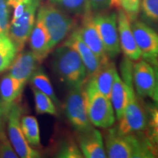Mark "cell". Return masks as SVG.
<instances>
[{"instance_id": "obj_12", "label": "cell", "mask_w": 158, "mask_h": 158, "mask_svg": "<svg viewBox=\"0 0 158 158\" xmlns=\"http://www.w3.org/2000/svg\"><path fill=\"white\" fill-rule=\"evenodd\" d=\"M118 9L117 28L120 48L123 51L124 56L131 61H138L141 58V53L134 38L131 22L123 10Z\"/></svg>"}, {"instance_id": "obj_27", "label": "cell", "mask_w": 158, "mask_h": 158, "mask_svg": "<svg viewBox=\"0 0 158 158\" xmlns=\"http://www.w3.org/2000/svg\"><path fill=\"white\" fill-rule=\"evenodd\" d=\"M142 18L146 22L155 24L158 20V0H141L140 5Z\"/></svg>"}, {"instance_id": "obj_8", "label": "cell", "mask_w": 158, "mask_h": 158, "mask_svg": "<svg viewBox=\"0 0 158 158\" xmlns=\"http://www.w3.org/2000/svg\"><path fill=\"white\" fill-rule=\"evenodd\" d=\"M92 18L106 54L110 59L115 58L121 51L117 28V13L99 12L98 14L92 15Z\"/></svg>"}, {"instance_id": "obj_6", "label": "cell", "mask_w": 158, "mask_h": 158, "mask_svg": "<svg viewBox=\"0 0 158 158\" xmlns=\"http://www.w3.org/2000/svg\"><path fill=\"white\" fill-rule=\"evenodd\" d=\"M64 111L68 121L77 133H82L93 127L87 114L84 86L70 89L64 102Z\"/></svg>"}, {"instance_id": "obj_16", "label": "cell", "mask_w": 158, "mask_h": 158, "mask_svg": "<svg viewBox=\"0 0 158 158\" xmlns=\"http://www.w3.org/2000/svg\"><path fill=\"white\" fill-rule=\"evenodd\" d=\"M78 146L84 157L106 158L102 134L94 127L82 133H78Z\"/></svg>"}, {"instance_id": "obj_28", "label": "cell", "mask_w": 158, "mask_h": 158, "mask_svg": "<svg viewBox=\"0 0 158 158\" xmlns=\"http://www.w3.org/2000/svg\"><path fill=\"white\" fill-rule=\"evenodd\" d=\"M141 0H113L112 7L123 10L129 18L130 22L137 19L140 12Z\"/></svg>"}, {"instance_id": "obj_32", "label": "cell", "mask_w": 158, "mask_h": 158, "mask_svg": "<svg viewBox=\"0 0 158 158\" xmlns=\"http://www.w3.org/2000/svg\"><path fill=\"white\" fill-rule=\"evenodd\" d=\"M3 118H5V116H4L2 109L1 106H0V131L2 130V119H3Z\"/></svg>"}, {"instance_id": "obj_17", "label": "cell", "mask_w": 158, "mask_h": 158, "mask_svg": "<svg viewBox=\"0 0 158 158\" xmlns=\"http://www.w3.org/2000/svg\"><path fill=\"white\" fill-rule=\"evenodd\" d=\"M25 83L6 74L0 82V106L5 118L9 108L21 97Z\"/></svg>"}, {"instance_id": "obj_23", "label": "cell", "mask_w": 158, "mask_h": 158, "mask_svg": "<svg viewBox=\"0 0 158 158\" xmlns=\"http://www.w3.org/2000/svg\"><path fill=\"white\" fill-rule=\"evenodd\" d=\"M51 3L62 10L84 17L92 13L89 0H50Z\"/></svg>"}, {"instance_id": "obj_22", "label": "cell", "mask_w": 158, "mask_h": 158, "mask_svg": "<svg viewBox=\"0 0 158 158\" xmlns=\"http://www.w3.org/2000/svg\"><path fill=\"white\" fill-rule=\"evenodd\" d=\"M33 87L48 95L54 102L55 106H60V102L55 94L50 79L41 69H37L29 78Z\"/></svg>"}, {"instance_id": "obj_15", "label": "cell", "mask_w": 158, "mask_h": 158, "mask_svg": "<svg viewBox=\"0 0 158 158\" xmlns=\"http://www.w3.org/2000/svg\"><path fill=\"white\" fill-rule=\"evenodd\" d=\"M40 63L32 51H21L18 53L9 67L8 73L26 84L38 69Z\"/></svg>"}, {"instance_id": "obj_9", "label": "cell", "mask_w": 158, "mask_h": 158, "mask_svg": "<svg viewBox=\"0 0 158 158\" xmlns=\"http://www.w3.org/2000/svg\"><path fill=\"white\" fill-rule=\"evenodd\" d=\"M40 0H31L23 13L10 21L8 36L16 47L18 52L23 51L34 27Z\"/></svg>"}, {"instance_id": "obj_7", "label": "cell", "mask_w": 158, "mask_h": 158, "mask_svg": "<svg viewBox=\"0 0 158 158\" xmlns=\"http://www.w3.org/2000/svg\"><path fill=\"white\" fill-rule=\"evenodd\" d=\"M22 108L15 102L10 107L5 118L7 119V133L9 140L15 153L21 158H39L41 154L28 143L21 127Z\"/></svg>"}, {"instance_id": "obj_10", "label": "cell", "mask_w": 158, "mask_h": 158, "mask_svg": "<svg viewBox=\"0 0 158 158\" xmlns=\"http://www.w3.org/2000/svg\"><path fill=\"white\" fill-rule=\"evenodd\" d=\"M131 29L136 44L141 53V57L157 69V33L145 22L137 19L131 22Z\"/></svg>"}, {"instance_id": "obj_25", "label": "cell", "mask_w": 158, "mask_h": 158, "mask_svg": "<svg viewBox=\"0 0 158 158\" xmlns=\"http://www.w3.org/2000/svg\"><path fill=\"white\" fill-rule=\"evenodd\" d=\"M55 157L58 158L84 157L78 144L71 138H68L59 142L55 152Z\"/></svg>"}, {"instance_id": "obj_4", "label": "cell", "mask_w": 158, "mask_h": 158, "mask_svg": "<svg viewBox=\"0 0 158 158\" xmlns=\"http://www.w3.org/2000/svg\"><path fill=\"white\" fill-rule=\"evenodd\" d=\"M37 17L42 21L48 31L51 51L72 32L76 25L70 15L51 3L40 5Z\"/></svg>"}, {"instance_id": "obj_14", "label": "cell", "mask_w": 158, "mask_h": 158, "mask_svg": "<svg viewBox=\"0 0 158 158\" xmlns=\"http://www.w3.org/2000/svg\"><path fill=\"white\" fill-rule=\"evenodd\" d=\"M63 45H68L78 53L86 68L88 78L94 76L102 63L93 51L82 40L76 29H74L68 35V38H67Z\"/></svg>"}, {"instance_id": "obj_24", "label": "cell", "mask_w": 158, "mask_h": 158, "mask_svg": "<svg viewBox=\"0 0 158 158\" xmlns=\"http://www.w3.org/2000/svg\"><path fill=\"white\" fill-rule=\"evenodd\" d=\"M21 127L28 143L32 147L40 145L39 124L33 116H24L21 118Z\"/></svg>"}, {"instance_id": "obj_3", "label": "cell", "mask_w": 158, "mask_h": 158, "mask_svg": "<svg viewBox=\"0 0 158 158\" xmlns=\"http://www.w3.org/2000/svg\"><path fill=\"white\" fill-rule=\"evenodd\" d=\"M52 65L55 73L70 89L84 86L87 81V73L80 56L68 45L62 44L55 50Z\"/></svg>"}, {"instance_id": "obj_20", "label": "cell", "mask_w": 158, "mask_h": 158, "mask_svg": "<svg viewBox=\"0 0 158 158\" xmlns=\"http://www.w3.org/2000/svg\"><path fill=\"white\" fill-rule=\"evenodd\" d=\"M110 100L114 108L116 118L117 120H119L123 115L127 103V85L118 75V72L116 73L112 85Z\"/></svg>"}, {"instance_id": "obj_21", "label": "cell", "mask_w": 158, "mask_h": 158, "mask_svg": "<svg viewBox=\"0 0 158 158\" xmlns=\"http://www.w3.org/2000/svg\"><path fill=\"white\" fill-rule=\"evenodd\" d=\"M18 53L16 47L8 35H0V73L9 68Z\"/></svg>"}, {"instance_id": "obj_30", "label": "cell", "mask_w": 158, "mask_h": 158, "mask_svg": "<svg viewBox=\"0 0 158 158\" xmlns=\"http://www.w3.org/2000/svg\"><path fill=\"white\" fill-rule=\"evenodd\" d=\"M13 146L3 130L0 131V158H17Z\"/></svg>"}, {"instance_id": "obj_26", "label": "cell", "mask_w": 158, "mask_h": 158, "mask_svg": "<svg viewBox=\"0 0 158 158\" xmlns=\"http://www.w3.org/2000/svg\"><path fill=\"white\" fill-rule=\"evenodd\" d=\"M35 97V110L39 114H48L51 115H57L56 107L54 101L48 95L41 92L37 89L32 87Z\"/></svg>"}, {"instance_id": "obj_29", "label": "cell", "mask_w": 158, "mask_h": 158, "mask_svg": "<svg viewBox=\"0 0 158 158\" xmlns=\"http://www.w3.org/2000/svg\"><path fill=\"white\" fill-rule=\"evenodd\" d=\"M10 12L9 0H0V35H8Z\"/></svg>"}, {"instance_id": "obj_19", "label": "cell", "mask_w": 158, "mask_h": 158, "mask_svg": "<svg viewBox=\"0 0 158 158\" xmlns=\"http://www.w3.org/2000/svg\"><path fill=\"white\" fill-rule=\"evenodd\" d=\"M117 70L115 64L109 59L108 62L102 63L94 76L88 79L92 81L99 92L110 99L112 85Z\"/></svg>"}, {"instance_id": "obj_11", "label": "cell", "mask_w": 158, "mask_h": 158, "mask_svg": "<svg viewBox=\"0 0 158 158\" xmlns=\"http://www.w3.org/2000/svg\"><path fill=\"white\" fill-rule=\"evenodd\" d=\"M157 69L145 60L133 63V83L138 95L158 100Z\"/></svg>"}, {"instance_id": "obj_5", "label": "cell", "mask_w": 158, "mask_h": 158, "mask_svg": "<svg viewBox=\"0 0 158 158\" xmlns=\"http://www.w3.org/2000/svg\"><path fill=\"white\" fill-rule=\"evenodd\" d=\"M86 109L92 125L108 129L115 124L116 116L110 99L98 91L92 80L84 85Z\"/></svg>"}, {"instance_id": "obj_31", "label": "cell", "mask_w": 158, "mask_h": 158, "mask_svg": "<svg viewBox=\"0 0 158 158\" xmlns=\"http://www.w3.org/2000/svg\"><path fill=\"white\" fill-rule=\"evenodd\" d=\"M113 0H89L92 11L101 12L112 7Z\"/></svg>"}, {"instance_id": "obj_18", "label": "cell", "mask_w": 158, "mask_h": 158, "mask_svg": "<svg viewBox=\"0 0 158 158\" xmlns=\"http://www.w3.org/2000/svg\"><path fill=\"white\" fill-rule=\"evenodd\" d=\"M29 39L31 51L41 63L51 52L49 49L50 39L42 21L37 16Z\"/></svg>"}, {"instance_id": "obj_2", "label": "cell", "mask_w": 158, "mask_h": 158, "mask_svg": "<svg viewBox=\"0 0 158 158\" xmlns=\"http://www.w3.org/2000/svg\"><path fill=\"white\" fill-rule=\"evenodd\" d=\"M105 134V150L109 158H154L155 143L146 133L119 134L109 127Z\"/></svg>"}, {"instance_id": "obj_13", "label": "cell", "mask_w": 158, "mask_h": 158, "mask_svg": "<svg viewBox=\"0 0 158 158\" xmlns=\"http://www.w3.org/2000/svg\"><path fill=\"white\" fill-rule=\"evenodd\" d=\"M76 30L82 40L93 51L102 64L109 60L110 59L106 54L103 44L94 23L92 13L83 17L81 25L76 28Z\"/></svg>"}, {"instance_id": "obj_1", "label": "cell", "mask_w": 158, "mask_h": 158, "mask_svg": "<svg viewBox=\"0 0 158 158\" xmlns=\"http://www.w3.org/2000/svg\"><path fill=\"white\" fill-rule=\"evenodd\" d=\"M133 65L130 59L124 56L120 65L121 78L127 89V103L122 118L114 127L118 133L133 134L146 133L148 125V114L136 96L133 83Z\"/></svg>"}]
</instances>
